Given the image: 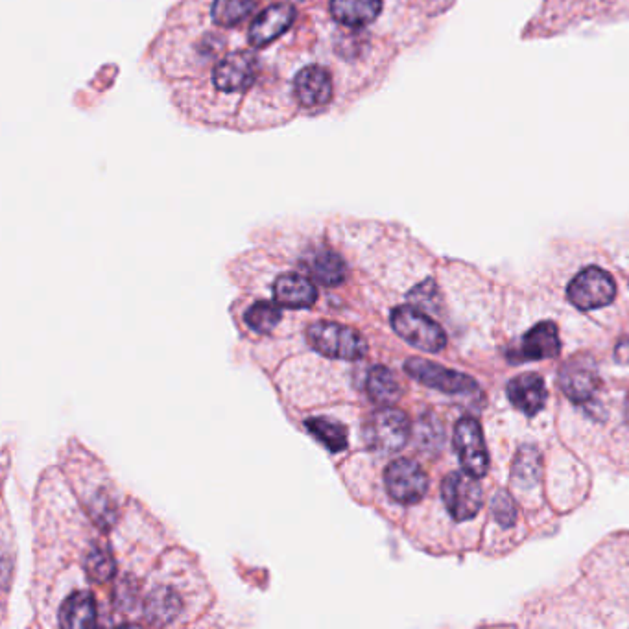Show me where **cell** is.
<instances>
[{
  "mask_svg": "<svg viewBox=\"0 0 629 629\" xmlns=\"http://www.w3.org/2000/svg\"><path fill=\"white\" fill-rule=\"evenodd\" d=\"M307 340L320 355L355 362L368 355V342L362 334L340 323L318 321L310 325Z\"/></svg>",
  "mask_w": 629,
  "mask_h": 629,
  "instance_id": "1",
  "label": "cell"
},
{
  "mask_svg": "<svg viewBox=\"0 0 629 629\" xmlns=\"http://www.w3.org/2000/svg\"><path fill=\"white\" fill-rule=\"evenodd\" d=\"M261 69V61L251 50H233L214 63L211 82L224 95L248 93L257 84Z\"/></svg>",
  "mask_w": 629,
  "mask_h": 629,
  "instance_id": "2",
  "label": "cell"
},
{
  "mask_svg": "<svg viewBox=\"0 0 629 629\" xmlns=\"http://www.w3.org/2000/svg\"><path fill=\"white\" fill-rule=\"evenodd\" d=\"M410 438V419L399 408L382 406L369 416L364 425V440L371 451L397 452Z\"/></svg>",
  "mask_w": 629,
  "mask_h": 629,
  "instance_id": "3",
  "label": "cell"
},
{
  "mask_svg": "<svg viewBox=\"0 0 629 629\" xmlns=\"http://www.w3.org/2000/svg\"><path fill=\"white\" fill-rule=\"evenodd\" d=\"M392 327L404 342L427 353H440L447 345V336L440 325L408 305L393 310Z\"/></svg>",
  "mask_w": 629,
  "mask_h": 629,
  "instance_id": "4",
  "label": "cell"
},
{
  "mask_svg": "<svg viewBox=\"0 0 629 629\" xmlns=\"http://www.w3.org/2000/svg\"><path fill=\"white\" fill-rule=\"evenodd\" d=\"M617 296V285L613 277L598 268L589 266L578 273L567 288L570 303L580 310L604 309Z\"/></svg>",
  "mask_w": 629,
  "mask_h": 629,
  "instance_id": "5",
  "label": "cell"
},
{
  "mask_svg": "<svg viewBox=\"0 0 629 629\" xmlns=\"http://www.w3.org/2000/svg\"><path fill=\"white\" fill-rule=\"evenodd\" d=\"M441 499L454 521L465 523L476 517L482 508L484 491L476 482V476L465 473H451L443 478L441 484Z\"/></svg>",
  "mask_w": 629,
  "mask_h": 629,
  "instance_id": "6",
  "label": "cell"
},
{
  "mask_svg": "<svg viewBox=\"0 0 629 629\" xmlns=\"http://www.w3.org/2000/svg\"><path fill=\"white\" fill-rule=\"evenodd\" d=\"M404 371L423 386L447 395H463L478 390V384L473 377L454 369L443 368L440 364H434L425 358H408L404 364Z\"/></svg>",
  "mask_w": 629,
  "mask_h": 629,
  "instance_id": "7",
  "label": "cell"
},
{
  "mask_svg": "<svg viewBox=\"0 0 629 629\" xmlns=\"http://www.w3.org/2000/svg\"><path fill=\"white\" fill-rule=\"evenodd\" d=\"M384 486L395 502L410 506L427 495L428 476L419 463L399 458L386 467Z\"/></svg>",
  "mask_w": 629,
  "mask_h": 629,
  "instance_id": "8",
  "label": "cell"
},
{
  "mask_svg": "<svg viewBox=\"0 0 629 629\" xmlns=\"http://www.w3.org/2000/svg\"><path fill=\"white\" fill-rule=\"evenodd\" d=\"M454 449L462 463L463 471L482 478L489 471V454L482 428L473 417H462L454 428Z\"/></svg>",
  "mask_w": 629,
  "mask_h": 629,
  "instance_id": "9",
  "label": "cell"
},
{
  "mask_svg": "<svg viewBox=\"0 0 629 629\" xmlns=\"http://www.w3.org/2000/svg\"><path fill=\"white\" fill-rule=\"evenodd\" d=\"M559 386L572 403L587 404L593 401L600 388V377L594 360L587 355H576L563 364L559 371Z\"/></svg>",
  "mask_w": 629,
  "mask_h": 629,
  "instance_id": "10",
  "label": "cell"
},
{
  "mask_svg": "<svg viewBox=\"0 0 629 629\" xmlns=\"http://www.w3.org/2000/svg\"><path fill=\"white\" fill-rule=\"evenodd\" d=\"M334 96L333 74L323 65H307L294 78V98L303 109L329 106Z\"/></svg>",
  "mask_w": 629,
  "mask_h": 629,
  "instance_id": "11",
  "label": "cell"
},
{
  "mask_svg": "<svg viewBox=\"0 0 629 629\" xmlns=\"http://www.w3.org/2000/svg\"><path fill=\"white\" fill-rule=\"evenodd\" d=\"M296 6L290 2H273L255 15L248 30L251 48H266L283 36L296 21Z\"/></svg>",
  "mask_w": 629,
  "mask_h": 629,
  "instance_id": "12",
  "label": "cell"
},
{
  "mask_svg": "<svg viewBox=\"0 0 629 629\" xmlns=\"http://www.w3.org/2000/svg\"><path fill=\"white\" fill-rule=\"evenodd\" d=\"M561 351L558 325L554 321H543L534 325L524 334L521 345L511 351L513 362H530V360H548L556 358Z\"/></svg>",
  "mask_w": 629,
  "mask_h": 629,
  "instance_id": "13",
  "label": "cell"
},
{
  "mask_svg": "<svg viewBox=\"0 0 629 629\" xmlns=\"http://www.w3.org/2000/svg\"><path fill=\"white\" fill-rule=\"evenodd\" d=\"M508 399L510 403L523 412L524 416H535L545 408L548 392L545 380L537 373H523L508 382Z\"/></svg>",
  "mask_w": 629,
  "mask_h": 629,
  "instance_id": "14",
  "label": "cell"
},
{
  "mask_svg": "<svg viewBox=\"0 0 629 629\" xmlns=\"http://www.w3.org/2000/svg\"><path fill=\"white\" fill-rule=\"evenodd\" d=\"M273 297L281 307L310 309L318 299V290L307 277L299 273H285L275 279Z\"/></svg>",
  "mask_w": 629,
  "mask_h": 629,
  "instance_id": "15",
  "label": "cell"
},
{
  "mask_svg": "<svg viewBox=\"0 0 629 629\" xmlns=\"http://www.w3.org/2000/svg\"><path fill=\"white\" fill-rule=\"evenodd\" d=\"M301 264L307 268V272L312 275L323 286H338L344 283L345 262L336 251L329 248H314L310 250Z\"/></svg>",
  "mask_w": 629,
  "mask_h": 629,
  "instance_id": "16",
  "label": "cell"
},
{
  "mask_svg": "<svg viewBox=\"0 0 629 629\" xmlns=\"http://www.w3.org/2000/svg\"><path fill=\"white\" fill-rule=\"evenodd\" d=\"M329 12L336 23L347 28H364L379 19L382 0H331Z\"/></svg>",
  "mask_w": 629,
  "mask_h": 629,
  "instance_id": "17",
  "label": "cell"
},
{
  "mask_svg": "<svg viewBox=\"0 0 629 629\" xmlns=\"http://www.w3.org/2000/svg\"><path fill=\"white\" fill-rule=\"evenodd\" d=\"M183 609V602L178 591L167 585L155 587L148 598L144 600V617L154 626H167L179 617Z\"/></svg>",
  "mask_w": 629,
  "mask_h": 629,
  "instance_id": "18",
  "label": "cell"
},
{
  "mask_svg": "<svg viewBox=\"0 0 629 629\" xmlns=\"http://www.w3.org/2000/svg\"><path fill=\"white\" fill-rule=\"evenodd\" d=\"M95 596L89 591L72 593L60 609L61 628H91L96 626Z\"/></svg>",
  "mask_w": 629,
  "mask_h": 629,
  "instance_id": "19",
  "label": "cell"
},
{
  "mask_svg": "<svg viewBox=\"0 0 629 629\" xmlns=\"http://www.w3.org/2000/svg\"><path fill=\"white\" fill-rule=\"evenodd\" d=\"M366 390H368L369 399L379 406H392L403 395L399 380L395 379L392 371L384 366L369 369Z\"/></svg>",
  "mask_w": 629,
  "mask_h": 629,
  "instance_id": "20",
  "label": "cell"
},
{
  "mask_svg": "<svg viewBox=\"0 0 629 629\" xmlns=\"http://www.w3.org/2000/svg\"><path fill=\"white\" fill-rule=\"evenodd\" d=\"M259 0H213L211 21L222 28L244 23L257 10Z\"/></svg>",
  "mask_w": 629,
  "mask_h": 629,
  "instance_id": "21",
  "label": "cell"
},
{
  "mask_svg": "<svg viewBox=\"0 0 629 629\" xmlns=\"http://www.w3.org/2000/svg\"><path fill=\"white\" fill-rule=\"evenodd\" d=\"M305 427L329 451L342 452L347 449V430L342 423L329 417H310L305 421Z\"/></svg>",
  "mask_w": 629,
  "mask_h": 629,
  "instance_id": "22",
  "label": "cell"
},
{
  "mask_svg": "<svg viewBox=\"0 0 629 629\" xmlns=\"http://www.w3.org/2000/svg\"><path fill=\"white\" fill-rule=\"evenodd\" d=\"M85 572L95 583H106L115 576V558L107 546L96 545L84 559Z\"/></svg>",
  "mask_w": 629,
  "mask_h": 629,
  "instance_id": "23",
  "label": "cell"
},
{
  "mask_svg": "<svg viewBox=\"0 0 629 629\" xmlns=\"http://www.w3.org/2000/svg\"><path fill=\"white\" fill-rule=\"evenodd\" d=\"M283 318V312L270 301H257L244 314V321L251 331L259 334L272 333Z\"/></svg>",
  "mask_w": 629,
  "mask_h": 629,
  "instance_id": "24",
  "label": "cell"
},
{
  "mask_svg": "<svg viewBox=\"0 0 629 629\" xmlns=\"http://www.w3.org/2000/svg\"><path fill=\"white\" fill-rule=\"evenodd\" d=\"M541 473V454L535 447H523L513 465V480L519 487H534Z\"/></svg>",
  "mask_w": 629,
  "mask_h": 629,
  "instance_id": "25",
  "label": "cell"
},
{
  "mask_svg": "<svg viewBox=\"0 0 629 629\" xmlns=\"http://www.w3.org/2000/svg\"><path fill=\"white\" fill-rule=\"evenodd\" d=\"M491 515L502 528H508V526L515 524L517 508H515V502H513V499L506 491H499L497 495H493V499H491Z\"/></svg>",
  "mask_w": 629,
  "mask_h": 629,
  "instance_id": "26",
  "label": "cell"
},
{
  "mask_svg": "<svg viewBox=\"0 0 629 629\" xmlns=\"http://www.w3.org/2000/svg\"><path fill=\"white\" fill-rule=\"evenodd\" d=\"M441 430L440 423L438 421H419V428H417V438H419V445L425 447V449H438L441 445V441L438 438H432L434 432Z\"/></svg>",
  "mask_w": 629,
  "mask_h": 629,
  "instance_id": "27",
  "label": "cell"
},
{
  "mask_svg": "<svg viewBox=\"0 0 629 629\" xmlns=\"http://www.w3.org/2000/svg\"><path fill=\"white\" fill-rule=\"evenodd\" d=\"M93 511H95L96 521H98V524H102V526L115 521V504L111 502L107 495H98Z\"/></svg>",
  "mask_w": 629,
  "mask_h": 629,
  "instance_id": "28",
  "label": "cell"
},
{
  "mask_svg": "<svg viewBox=\"0 0 629 629\" xmlns=\"http://www.w3.org/2000/svg\"><path fill=\"white\" fill-rule=\"evenodd\" d=\"M617 357H618V360H622V362H626V360H629L628 340H624L622 344L618 345Z\"/></svg>",
  "mask_w": 629,
  "mask_h": 629,
  "instance_id": "29",
  "label": "cell"
},
{
  "mask_svg": "<svg viewBox=\"0 0 629 629\" xmlns=\"http://www.w3.org/2000/svg\"><path fill=\"white\" fill-rule=\"evenodd\" d=\"M626 421L629 423V397L626 399Z\"/></svg>",
  "mask_w": 629,
  "mask_h": 629,
  "instance_id": "30",
  "label": "cell"
}]
</instances>
